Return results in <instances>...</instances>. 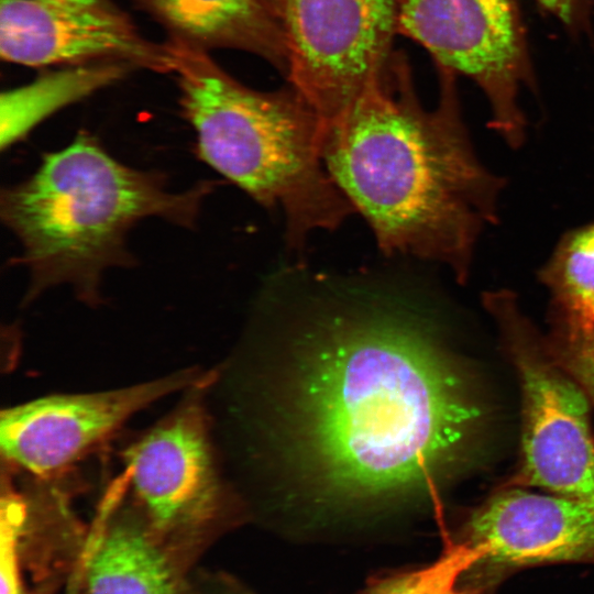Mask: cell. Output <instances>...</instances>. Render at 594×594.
<instances>
[{
	"mask_svg": "<svg viewBox=\"0 0 594 594\" xmlns=\"http://www.w3.org/2000/svg\"><path fill=\"white\" fill-rule=\"evenodd\" d=\"M315 317L297 340L289 385L308 475L354 501L430 488L454 471L484 413L430 327L375 301Z\"/></svg>",
	"mask_w": 594,
	"mask_h": 594,
	"instance_id": "cell-1",
	"label": "cell"
},
{
	"mask_svg": "<svg viewBox=\"0 0 594 594\" xmlns=\"http://www.w3.org/2000/svg\"><path fill=\"white\" fill-rule=\"evenodd\" d=\"M440 69V98L421 107L403 59L323 124L324 166L387 255L443 264L469 280L479 240L498 221L505 179L479 157L462 119L455 74Z\"/></svg>",
	"mask_w": 594,
	"mask_h": 594,
	"instance_id": "cell-2",
	"label": "cell"
},
{
	"mask_svg": "<svg viewBox=\"0 0 594 594\" xmlns=\"http://www.w3.org/2000/svg\"><path fill=\"white\" fill-rule=\"evenodd\" d=\"M210 190V183L167 190L158 174L118 162L92 135L79 133L1 194V219L21 242L19 263L30 273L26 298L68 284L80 299L97 301L102 273L133 263L130 229L148 217L193 228Z\"/></svg>",
	"mask_w": 594,
	"mask_h": 594,
	"instance_id": "cell-3",
	"label": "cell"
},
{
	"mask_svg": "<svg viewBox=\"0 0 594 594\" xmlns=\"http://www.w3.org/2000/svg\"><path fill=\"white\" fill-rule=\"evenodd\" d=\"M169 43L198 156L262 206L280 209L290 244L336 229L354 211L324 166L322 120L293 87L253 90L204 48L177 37Z\"/></svg>",
	"mask_w": 594,
	"mask_h": 594,
	"instance_id": "cell-4",
	"label": "cell"
},
{
	"mask_svg": "<svg viewBox=\"0 0 594 594\" xmlns=\"http://www.w3.org/2000/svg\"><path fill=\"white\" fill-rule=\"evenodd\" d=\"M483 302L521 384V466L515 483L594 505V440L586 395L549 354L513 292H485Z\"/></svg>",
	"mask_w": 594,
	"mask_h": 594,
	"instance_id": "cell-5",
	"label": "cell"
},
{
	"mask_svg": "<svg viewBox=\"0 0 594 594\" xmlns=\"http://www.w3.org/2000/svg\"><path fill=\"white\" fill-rule=\"evenodd\" d=\"M397 33L439 68L472 79L490 106V128L513 150L526 141L518 96L535 88L518 0H397Z\"/></svg>",
	"mask_w": 594,
	"mask_h": 594,
	"instance_id": "cell-6",
	"label": "cell"
},
{
	"mask_svg": "<svg viewBox=\"0 0 594 594\" xmlns=\"http://www.w3.org/2000/svg\"><path fill=\"white\" fill-rule=\"evenodd\" d=\"M286 72L326 124L382 72L397 33V0H285Z\"/></svg>",
	"mask_w": 594,
	"mask_h": 594,
	"instance_id": "cell-7",
	"label": "cell"
},
{
	"mask_svg": "<svg viewBox=\"0 0 594 594\" xmlns=\"http://www.w3.org/2000/svg\"><path fill=\"white\" fill-rule=\"evenodd\" d=\"M0 55L29 67L120 62L173 73L170 43L146 40L111 0H1Z\"/></svg>",
	"mask_w": 594,
	"mask_h": 594,
	"instance_id": "cell-8",
	"label": "cell"
},
{
	"mask_svg": "<svg viewBox=\"0 0 594 594\" xmlns=\"http://www.w3.org/2000/svg\"><path fill=\"white\" fill-rule=\"evenodd\" d=\"M198 381L194 371L119 389L51 395L1 414L0 443L8 461L47 475L77 460L130 417Z\"/></svg>",
	"mask_w": 594,
	"mask_h": 594,
	"instance_id": "cell-9",
	"label": "cell"
},
{
	"mask_svg": "<svg viewBox=\"0 0 594 594\" xmlns=\"http://www.w3.org/2000/svg\"><path fill=\"white\" fill-rule=\"evenodd\" d=\"M133 492L160 530L197 525L215 512L220 486L204 416L186 405L125 453Z\"/></svg>",
	"mask_w": 594,
	"mask_h": 594,
	"instance_id": "cell-10",
	"label": "cell"
},
{
	"mask_svg": "<svg viewBox=\"0 0 594 594\" xmlns=\"http://www.w3.org/2000/svg\"><path fill=\"white\" fill-rule=\"evenodd\" d=\"M462 542L483 551L481 562L496 565L594 562V505L556 494L504 491L472 513Z\"/></svg>",
	"mask_w": 594,
	"mask_h": 594,
	"instance_id": "cell-11",
	"label": "cell"
},
{
	"mask_svg": "<svg viewBox=\"0 0 594 594\" xmlns=\"http://www.w3.org/2000/svg\"><path fill=\"white\" fill-rule=\"evenodd\" d=\"M179 40L205 47L245 50L282 65L286 70L278 0H136Z\"/></svg>",
	"mask_w": 594,
	"mask_h": 594,
	"instance_id": "cell-12",
	"label": "cell"
},
{
	"mask_svg": "<svg viewBox=\"0 0 594 594\" xmlns=\"http://www.w3.org/2000/svg\"><path fill=\"white\" fill-rule=\"evenodd\" d=\"M88 594H177L168 557L145 530L118 524L99 538L88 561Z\"/></svg>",
	"mask_w": 594,
	"mask_h": 594,
	"instance_id": "cell-13",
	"label": "cell"
},
{
	"mask_svg": "<svg viewBox=\"0 0 594 594\" xmlns=\"http://www.w3.org/2000/svg\"><path fill=\"white\" fill-rule=\"evenodd\" d=\"M131 67L120 62L70 65L0 96L1 150L23 139L59 109L121 79Z\"/></svg>",
	"mask_w": 594,
	"mask_h": 594,
	"instance_id": "cell-14",
	"label": "cell"
},
{
	"mask_svg": "<svg viewBox=\"0 0 594 594\" xmlns=\"http://www.w3.org/2000/svg\"><path fill=\"white\" fill-rule=\"evenodd\" d=\"M537 277L550 296L551 330L594 328V221L565 231Z\"/></svg>",
	"mask_w": 594,
	"mask_h": 594,
	"instance_id": "cell-15",
	"label": "cell"
},
{
	"mask_svg": "<svg viewBox=\"0 0 594 594\" xmlns=\"http://www.w3.org/2000/svg\"><path fill=\"white\" fill-rule=\"evenodd\" d=\"M483 559V551L465 542L450 546L435 562L380 579L362 594H476L460 579Z\"/></svg>",
	"mask_w": 594,
	"mask_h": 594,
	"instance_id": "cell-16",
	"label": "cell"
},
{
	"mask_svg": "<svg viewBox=\"0 0 594 594\" xmlns=\"http://www.w3.org/2000/svg\"><path fill=\"white\" fill-rule=\"evenodd\" d=\"M543 342L552 359L576 382L594 406V328L578 334L551 330Z\"/></svg>",
	"mask_w": 594,
	"mask_h": 594,
	"instance_id": "cell-17",
	"label": "cell"
},
{
	"mask_svg": "<svg viewBox=\"0 0 594 594\" xmlns=\"http://www.w3.org/2000/svg\"><path fill=\"white\" fill-rule=\"evenodd\" d=\"M0 574L1 594H22L19 570V536L22 526L21 512L9 505L2 520Z\"/></svg>",
	"mask_w": 594,
	"mask_h": 594,
	"instance_id": "cell-18",
	"label": "cell"
},
{
	"mask_svg": "<svg viewBox=\"0 0 594 594\" xmlns=\"http://www.w3.org/2000/svg\"><path fill=\"white\" fill-rule=\"evenodd\" d=\"M573 34L588 33L594 0H536Z\"/></svg>",
	"mask_w": 594,
	"mask_h": 594,
	"instance_id": "cell-19",
	"label": "cell"
}]
</instances>
